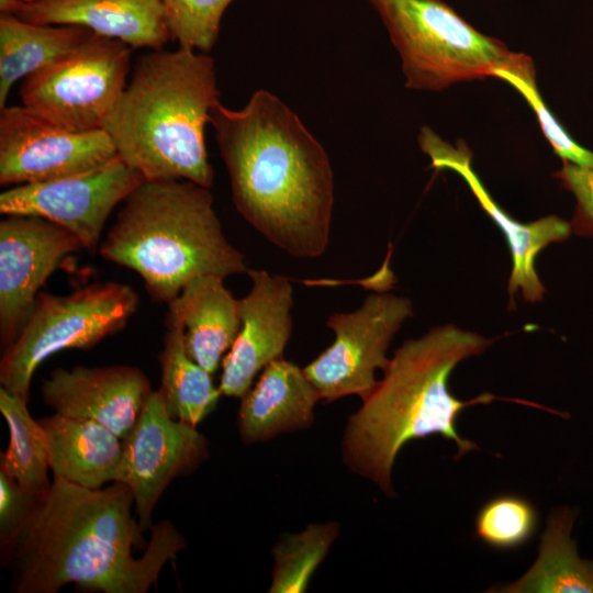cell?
<instances>
[{
	"label": "cell",
	"instance_id": "6da1fadb",
	"mask_svg": "<svg viewBox=\"0 0 593 593\" xmlns=\"http://www.w3.org/2000/svg\"><path fill=\"white\" fill-rule=\"evenodd\" d=\"M13 545L1 555L14 593H55L66 584L103 593H146L187 547L169 521L143 539L131 489H89L53 477Z\"/></svg>",
	"mask_w": 593,
	"mask_h": 593
},
{
	"label": "cell",
	"instance_id": "7a4b0ae2",
	"mask_svg": "<svg viewBox=\"0 0 593 593\" xmlns=\"http://www.w3.org/2000/svg\"><path fill=\"white\" fill-rule=\"evenodd\" d=\"M210 124L238 213L292 257L329 243L334 175L322 144L277 96L260 89L239 110L219 102Z\"/></svg>",
	"mask_w": 593,
	"mask_h": 593
},
{
	"label": "cell",
	"instance_id": "3957f363",
	"mask_svg": "<svg viewBox=\"0 0 593 593\" xmlns=\"http://www.w3.org/2000/svg\"><path fill=\"white\" fill-rule=\"evenodd\" d=\"M491 343L452 324L404 342L389 359L383 378L347 419L342 456L348 469L393 496L392 469L399 451L409 441L440 435L457 445L456 459L479 449L475 443L459 435L460 412L505 398L483 393L461 401L450 392L449 379L460 361L480 355Z\"/></svg>",
	"mask_w": 593,
	"mask_h": 593
},
{
	"label": "cell",
	"instance_id": "277c9868",
	"mask_svg": "<svg viewBox=\"0 0 593 593\" xmlns=\"http://www.w3.org/2000/svg\"><path fill=\"white\" fill-rule=\"evenodd\" d=\"M214 60L178 47L136 63L102 130L144 180H189L211 188L205 127L220 102Z\"/></svg>",
	"mask_w": 593,
	"mask_h": 593
},
{
	"label": "cell",
	"instance_id": "5b68a950",
	"mask_svg": "<svg viewBox=\"0 0 593 593\" xmlns=\"http://www.w3.org/2000/svg\"><path fill=\"white\" fill-rule=\"evenodd\" d=\"M99 251L138 273L150 298L166 304L198 276L248 271L222 230L209 188L181 179L138 184Z\"/></svg>",
	"mask_w": 593,
	"mask_h": 593
},
{
	"label": "cell",
	"instance_id": "8992f818",
	"mask_svg": "<svg viewBox=\"0 0 593 593\" xmlns=\"http://www.w3.org/2000/svg\"><path fill=\"white\" fill-rule=\"evenodd\" d=\"M398 49L405 87L441 91L492 77L511 55L443 0H369Z\"/></svg>",
	"mask_w": 593,
	"mask_h": 593
},
{
	"label": "cell",
	"instance_id": "52a82bcc",
	"mask_svg": "<svg viewBox=\"0 0 593 593\" xmlns=\"http://www.w3.org/2000/svg\"><path fill=\"white\" fill-rule=\"evenodd\" d=\"M138 304L136 291L115 281L64 295L40 292L19 335L3 350L1 387L27 401L34 371L46 358L65 349L94 347L121 331Z\"/></svg>",
	"mask_w": 593,
	"mask_h": 593
},
{
	"label": "cell",
	"instance_id": "ba28073f",
	"mask_svg": "<svg viewBox=\"0 0 593 593\" xmlns=\"http://www.w3.org/2000/svg\"><path fill=\"white\" fill-rule=\"evenodd\" d=\"M132 47L92 35L23 79L22 105L70 131L102 130L127 82Z\"/></svg>",
	"mask_w": 593,
	"mask_h": 593
},
{
	"label": "cell",
	"instance_id": "9c48e42d",
	"mask_svg": "<svg viewBox=\"0 0 593 593\" xmlns=\"http://www.w3.org/2000/svg\"><path fill=\"white\" fill-rule=\"evenodd\" d=\"M413 315L407 298L376 292L351 312H336L326 325L335 334L329 347L303 368L329 403L348 395L363 400L376 387L377 369L387 367V350L402 324Z\"/></svg>",
	"mask_w": 593,
	"mask_h": 593
},
{
	"label": "cell",
	"instance_id": "30bf717a",
	"mask_svg": "<svg viewBox=\"0 0 593 593\" xmlns=\"http://www.w3.org/2000/svg\"><path fill=\"white\" fill-rule=\"evenodd\" d=\"M143 181V176L118 155L82 174L14 186L0 194V213L48 220L93 253L113 209Z\"/></svg>",
	"mask_w": 593,
	"mask_h": 593
},
{
	"label": "cell",
	"instance_id": "8fae6325",
	"mask_svg": "<svg viewBox=\"0 0 593 593\" xmlns=\"http://www.w3.org/2000/svg\"><path fill=\"white\" fill-rule=\"evenodd\" d=\"M118 156L103 130L70 131L23 105L0 109V183L55 180L98 168Z\"/></svg>",
	"mask_w": 593,
	"mask_h": 593
},
{
	"label": "cell",
	"instance_id": "7c38bea8",
	"mask_svg": "<svg viewBox=\"0 0 593 593\" xmlns=\"http://www.w3.org/2000/svg\"><path fill=\"white\" fill-rule=\"evenodd\" d=\"M123 440L119 482L134 496L141 530H150L152 513L168 484L197 469L208 457V439L195 426L174 418L159 390L152 391Z\"/></svg>",
	"mask_w": 593,
	"mask_h": 593
},
{
	"label": "cell",
	"instance_id": "4fadbf2b",
	"mask_svg": "<svg viewBox=\"0 0 593 593\" xmlns=\"http://www.w3.org/2000/svg\"><path fill=\"white\" fill-rule=\"evenodd\" d=\"M80 248L72 233L48 220L4 215L0 222V340L4 349L19 335L48 277Z\"/></svg>",
	"mask_w": 593,
	"mask_h": 593
},
{
	"label": "cell",
	"instance_id": "5bb4252c",
	"mask_svg": "<svg viewBox=\"0 0 593 593\" xmlns=\"http://www.w3.org/2000/svg\"><path fill=\"white\" fill-rule=\"evenodd\" d=\"M421 149L437 169H449L458 174L468 184L482 210L502 231L512 255V271L508 280L511 299L518 290L525 301L542 300L545 287L536 271V259L548 245L569 238L570 222L548 215L530 223H521L506 213L492 198L472 167L473 154L465 142L451 145L434 131L424 126L418 136Z\"/></svg>",
	"mask_w": 593,
	"mask_h": 593
},
{
	"label": "cell",
	"instance_id": "9a60e30c",
	"mask_svg": "<svg viewBox=\"0 0 593 593\" xmlns=\"http://www.w3.org/2000/svg\"><path fill=\"white\" fill-rule=\"evenodd\" d=\"M251 286L239 300L240 328L222 360L219 389L242 398L271 361L283 357L292 333L293 288L283 276L266 270L247 271Z\"/></svg>",
	"mask_w": 593,
	"mask_h": 593
},
{
	"label": "cell",
	"instance_id": "2e32d148",
	"mask_svg": "<svg viewBox=\"0 0 593 593\" xmlns=\"http://www.w3.org/2000/svg\"><path fill=\"white\" fill-rule=\"evenodd\" d=\"M152 392L145 373L131 366L55 369L42 385V398L55 413L94 421L121 439L136 424Z\"/></svg>",
	"mask_w": 593,
	"mask_h": 593
},
{
	"label": "cell",
	"instance_id": "e0dca14e",
	"mask_svg": "<svg viewBox=\"0 0 593 593\" xmlns=\"http://www.w3.org/2000/svg\"><path fill=\"white\" fill-rule=\"evenodd\" d=\"M13 15L47 25H76L132 48L161 49L169 40L161 0H19Z\"/></svg>",
	"mask_w": 593,
	"mask_h": 593
},
{
	"label": "cell",
	"instance_id": "ac0fdd59",
	"mask_svg": "<svg viewBox=\"0 0 593 593\" xmlns=\"http://www.w3.org/2000/svg\"><path fill=\"white\" fill-rule=\"evenodd\" d=\"M240 399L237 425L245 444L310 427L321 400L303 368L283 357L267 365L256 384Z\"/></svg>",
	"mask_w": 593,
	"mask_h": 593
},
{
	"label": "cell",
	"instance_id": "d6986e66",
	"mask_svg": "<svg viewBox=\"0 0 593 593\" xmlns=\"http://www.w3.org/2000/svg\"><path fill=\"white\" fill-rule=\"evenodd\" d=\"M224 277L202 275L191 279L168 312L183 324L189 356L213 374L240 328L239 300L224 284Z\"/></svg>",
	"mask_w": 593,
	"mask_h": 593
},
{
	"label": "cell",
	"instance_id": "ffe728a7",
	"mask_svg": "<svg viewBox=\"0 0 593 593\" xmlns=\"http://www.w3.org/2000/svg\"><path fill=\"white\" fill-rule=\"evenodd\" d=\"M49 447L53 477L100 489L119 480L123 440L103 425L55 413L40 419Z\"/></svg>",
	"mask_w": 593,
	"mask_h": 593
},
{
	"label": "cell",
	"instance_id": "44dd1931",
	"mask_svg": "<svg viewBox=\"0 0 593 593\" xmlns=\"http://www.w3.org/2000/svg\"><path fill=\"white\" fill-rule=\"evenodd\" d=\"M94 35L76 25L36 24L0 13V109L12 86Z\"/></svg>",
	"mask_w": 593,
	"mask_h": 593
},
{
	"label": "cell",
	"instance_id": "7402d4cb",
	"mask_svg": "<svg viewBox=\"0 0 593 593\" xmlns=\"http://www.w3.org/2000/svg\"><path fill=\"white\" fill-rule=\"evenodd\" d=\"M577 511L555 510L541 536L539 556L517 581L497 592L508 593H593V561L582 559L571 530Z\"/></svg>",
	"mask_w": 593,
	"mask_h": 593
},
{
	"label": "cell",
	"instance_id": "603a6c76",
	"mask_svg": "<svg viewBox=\"0 0 593 593\" xmlns=\"http://www.w3.org/2000/svg\"><path fill=\"white\" fill-rule=\"evenodd\" d=\"M165 323L158 390L174 418L197 427L216 406L222 392L214 387L212 374L189 356L182 322L167 312Z\"/></svg>",
	"mask_w": 593,
	"mask_h": 593
},
{
	"label": "cell",
	"instance_id": "cb8c5ba5",
	"mask_svg": "<svg viewBox=\"0 0 593 593\" xmlns=\"http://www.w3.org/2000/svg\"><path fill=\"white\" fill-rule=\"evenodd\" d=\"M27 401L0 388V411L7 421L10 443L1 454L0 469L25 490L42 494L48 490L49 447L40 421L27 411Z\"/></svg>",
	"mask_w": 593,
	"mask_h": 593
},
{
	"label": "cell",
	"instance_id": "d4e9b609",
	"mask_svg": "<svg viewBox=\"0 0 593 593\" xmlns=\"http://www.w3.org/2000/svg\"><path fill=\"white\" fill-rule=\"evenodd\" d=\"M339 524H311L304 530L283 536L272 548L270 593L305 592L316 568L338 537Z\"/></svg>",
	"mask_w": 593,
	"mask_h": 593
},
{
	"label": "cell",
	"instance_id": "484cf974",
	"mask_svg": "<svg viewBox=\"0 0 593 593\" xmlns=\"http://www.w3.org/2000/svg\"><path fill=\"white\" fill-rule=\"evenodd\" d=\"M508 82L527 101L534 111L544 136L561 160L593 167V152L584 148L566 131L542 100L536 83L533 59L522 53H511L493 76Z\"/></svg>",
	"mask_w": 593,
	"mask_h": 593
},
{
	"label": "cell",
	"instance_id": "4316f807",
	"mask_svg": "<svg viewBox=\"0 0 593 593\" xmlns=\"http://www.w3.org/2000/svg\"><path fill=\"white\" fill-rule=\"evenodd\" d=\"M538 521V512L532 502L514 494H501L479 510L474 535L489 547L512 550L533 538Z\"/></svg>",
	"mask_w": 593,
	"mask_h": 593
},
{
	"label": "cell",
	"instance_id": "83f0119b",
	"mask_svg": "<svg viewBox=\"0 0 593 593\" xmlns=\"http://www.w3.org/2000/svg\"><path fill=\"white\" fill-rule=\"evenodd\" d=\"M172 40L179 47L212 49L220 33L221 21L234 0H161Z\"/></svg>",
	"mask_w": 593,
	"mask_h": 593
},
{
	"label": "cell",
	"instance_id": "f1b7e54d",
	"mask_svg": "<svg viewBox=\"0 0 593 593\" xmlns=\"http://www.w3.org/2000/svg\"><path fill=\"white\" fill-rule=\"evenodd\" d=\"M37 495L22 488L0 469L1 555L8 551L15 541L34 506Z\"/></svg>",
	"mask_w": 593,
	"mask_h": 593
},
{
	"label": "cell",
	"instance_id": "f546056e",
	"mask_svg": "<svg viewBox=\"0 0 593 593\" xmlns=\"http://www.w3.org/2000/svg\"><path fill=\"white\" fill-rule=\"evenodd\" d=\"M553 177L575 198L570 222L572 233L593 238V167L562 160V167L553 172Z\"/></svg>",
	"mask_w": 593,
	"mask_h": 593
},
{
	"label": "cell",
	"instance_id": "4dcf8cb0",
	"mask_svg": "<svg viewBox=\"0 0 593 593\" xmlns=\"http://www.w3.org/2000/svg\"><path fill=\"white\" fill-rule=\"evenodd\" d=\"M22 1H24V2H30V1H34V0H22Z\"/></svg>",
	"mask_w": 593,
	"mask_h": 593
}]
</instances>
